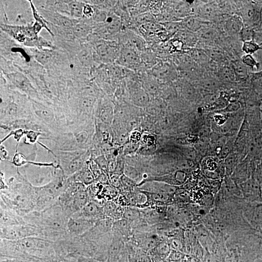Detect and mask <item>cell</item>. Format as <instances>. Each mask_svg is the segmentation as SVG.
<instances>
[{
  "mask_svg": "<svg viewBox=\"0 0 262 262\" xmlns=\"http://www.w3.org/2000/svg\"><path fill=\"white\" fill-rule=\"evenodd\" d=\"M239 100V94L231 86L212 83L197 85L191 94V102L200 119L211 125L231 122Z\"/></svg>",
  "mask_w": 262,
  "mask_h": 262,
  "instance_id": "obj_1",
  "label": "cell"
},
{
  "mask_svg": "<svg viewBox=\"0 0 262 262\" xmlns=\"http://www.w3.org/2000/svg\"><path fill=\"white\" fill-rule=\"evenodd\" d=\"M210 51L204 56L203 63L212 71H226L240 64L244 56V44L233 31L216 33Z\"/></svg>",
  "mask_w": 262,
  "mask_h": 262,
  "instance_id": "obj_2",
  "label": "cell"
},
{
  "mask_svg": "<svg viewBox=\"0 0 262 262\" xmlns=\"http://www.w3.org/2000/svg\"><path fill=\"white\" fill-rule=\"evenodd\" d=\"M66 213L71 228L84 243L97 248L106 242L107 230L99 219L75 207H67Z\"/></svg>",
  "mask_w": 262,
  "mask_h": 262,
  "instance_id": "obj_3",
  "label": "cell"
},
{
  "mask_svg": "<svg viewBox=\"0 0 262 262\" xmlns=\"http://www.w3.org/2000/svg\"><path fill=\"white\" fill-rule=\"evenodd\" d=\"M231 122L237 129L262 138V97L244 94Z\"/></svg>",
  "mask_w": 262,
  "mask_h": 262,
  "instance_id": "obj_4",
  "label": "cell"
},
{
  "mask_svg": "<svg viewBox=\"0 0 262 262\" xmlns=\"http://www.w3.org/2000/svg\"><path fill=\"white\" fill-rule=\"evenodd\" d=\"M198 235L207 247L213 250L223 248L226 239V221L217 210H206L198 220Z\"/></svg>",
  "mask_w": 262,
  "mask_h": 262,
  "instance_id": "obj_5",
  "label": "cell"
},
{
  "mask_svg": "<svg viewBox=\"0 0 262 262\" xmlns=\"http://www.w3.org/2000/svg\"><path fill=\"white\" fill-rule=\"evenodd\" d=\"M170 8L156 2H140L135 6L136 20L141 29L148 35L158 36L166 29L165 20Z\"/></svg>",
  "mask_w": 262,
  "mask_h": 262,
  "instance_id": "obj_6",
  "label": "cell"
},
{
  "mask_svg": "<svg viewBox=\"0 0 262 262\" xmlns=\"http://www.w3.org/2000/svg\"><path fill=\"white\" fill-rule=\"evenodd\" d=\"M182 61L178 51L170 46H161L150 51L146 58L147 67L151 73L158 76L174 74Z\"/></svg>",
  "mask_w": 262,
  "mask_h": 262,
  "instance_id": "obj_7",
  "label": "cell"
},
{
  "mask_svg": "<svg viewBox=\"0 0 262 262\" xmlns=\"http://www.w3.org/2000/svg\"><path fill=\"white\" fill-rule=\"evenodd\" d=\"M28 168L39 177L53 181L58 178L60 171L56 159L46 151L37 147L28 148L23 151Z\"/></svg>",
  "mask_w": 262,
  "mask_h": 262,
  "instance_id": "obj_8",
  "label": "cell"
},
{
  "mask_svg": "<svg viewBox=\"0 0 262 262\" xmlns=\"http://www.w3.org/2000/svg\"><path fill=\"white\" fill-rule=\"evenodd\" d=\"M189 202L190 198L183 191L166 195L162 202V214L165 220L174 225H180L186 216Z\"/></svg>",
  "mask_w": 262,
  "mask_h": 262,
  "instance_id": "obj_9",
  "label": "cell"
},
{
  "mask_svg": "<svg viewBox=\"0 0 262 262\" xmlns=\"http://www.w3.org/2000/svg\"><path fill=\"white\" fill-rule=\"evenodd\" d=\"M186 35L191 44L205 46L213 43L216 32L211 23L204 19H194L192 21H188Z\"/></svg>",
  "mask_w": 262,
  "mask_h": 262,
  "instance_id": "obj_10",
  "label": "cell"
},
{
  "mask_svg": "<svg viewBox=\"0 0 262 262\" xmlns=\"http://www.w3.org/2000/svg\"><path fill=\"white\" fill-rule=\"evenodd\" d=\"M185 111L176 100H165L160 105L159 118L161 123L170 129L180 128L185 119Z\"/></svg>",
  "mask_w": 262,
  "mask_h": 262,
  "instance_id": "obj_11",
  "label": "cell"
},
{
  "mask_svg": "<svg viewBox=\"0 0 262 262\" xmlns=\"http://www.w3.org/2000/svg\"><path fill=\"white\" fill-rule=\"evenodd\" d=\"M102 110L97 104L81 103L76 105L72 110V118L80 126L89 129L99 122Z\"/></svg>",
  "mask_w": 262,
  "mask_h": 262,
  "instance_id": "obj_12",
  "label": "cell"
},
{
  "mask_svg": "<svg viewBox=\"0 0 262 262\" xmlns=\"http://www.w3.org/2000/svg\"><path fill=\"white\" fill-rule=\"evenodd\" d=\"M188 19L187 16L181 10L176 8H170L166 16L165 27L169 32L181 35L186 33L187 27H188Z\"/></svg>",
  "mask_w": 262,
  "mask_h": 262,
  "instance_id": "obj_13",
  "label": "cell"
},
{
  "mask_svg": "<svg viewBox=\"0 0 262 262\" xmlns=\"http://www.w3.org/2000/svg\"><path fill=\"white\" fill-rule=\"evenodd\" d=\"M30 262H49L47 259H45V258H37V259H34V260H32V261Z\"/></svg>",
  "mask_w": 262,
  "mask_h": 262,
  "instance_id": "obj_14",
  "label": "cell"
},
{
  "mask_svg": "<svg viewBox=\"0 0 262 262\" xmlns=\"http://www.w3.org/2000/svg\"><path fill=\"white\" fill-rule=\"evenodd\" d=\"M52 262H67V261H64V260H60V261H52Z\"/></svg>",
  "mask_w": 262,
  "mask_h": 262,
  "instance_id": "obj_15",
  "label": "cell"
},
{
  "mask_svg": "<svg viewBox=\"0 0 262 262\" xmlns=\"http://www.w3.org/2000/svg\"><path fill=\"white\" fill-rule=\"evenodd\" d=\"M261 198H262V187H261Z\"/></svg>",
  "mask_w": 262,
  "mask_h": 262,
  "instance_id": "obj_16",
  "label": "cell"
},
{
  "mask_svg": "<svg viewBox=\"0 0 262 262\" xmlns=\"http://www.w3.org/2000/svg\"><path fill=\"white\" fill-rule=\"evenodd\" d=\"M161 262H169V261H161Z\"/></svg>",
  "mask_w": 262,
  "mask_h": 262,
  "instance_id": "obj_17",
  "label": "cell"
}]
</instances>
